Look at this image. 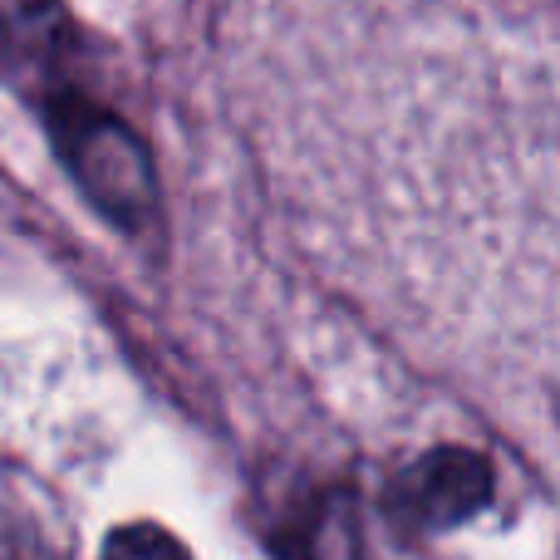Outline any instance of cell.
Here are the masks:
<instances>
[{
    "label": "cell",
    "instance_id": "3957f363",
    "mask_svg": "<svg viewBox=\"0 0 560 560\" xmlns=\"http://www.w3.org/2000/svg\"><path fill=\"white\" fill-rule=\"evenodd\" d=\"M0 560H30V556H20V551H15V546H10V541H0Z\"/></svg>",
    "mask_w": 560,
    "mask_h": 560
},
{
    "label": "cell",
    "instance_id": "6da1fadb",
    "mask_svg": "<svg viewBox=\"0 0 560 560\" xmlns=\"http://www.w3.org/2000/svg\"><path fill=\"white\" fill-rule=\"evenodd\" d=\"M492 492L487 463L477 453L447 447V453H428L398 487V506L408 522L418 526H457L477 512Z\"/></svg>",
    "mask_w": 560,
    "mask_h": 560
},
{
    "label": "cell",
    "instance_id": "7a4b0ae2",
    "mask_svg": "<svg viewBox=\"0 0 560 560\" xmlns=\"http://www.w3.org/2000/svg\"><path fill=\"white\" fill-rule=\"evenodd\" d=\"M98 560H192V556H187V546L177 541V536H167L163 526L133 522V526H118V532L108 536Z\"/></svg>",
    "mask_w": 560,
    "mask_h": 560
}]
</instances>
